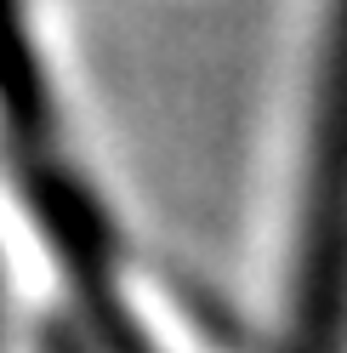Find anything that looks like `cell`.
I'll return each instance as SVG.
<instances>
[{"label": "cell", "instance_id": "obj_1", "mask_svg": "<svg viewBox=\"0 0 347 353\" xmlns=\"http://www.w3.org/2000/svg\"><path fill=\"white\" fill-rule=\"evenodd\" d=\"M296 353H347V0H330L296 228Z\"/></svg>", "mask_w": 347, "mask_h": 353}, {"label": "cell", "instance_id": "obj_2", "mask_svg": "<svg viewBox=\"0 0 347 353\" xmlns=\"http://www.w3.org/2000/svg\"><path fill=\"white\" fill-rule=\"evenodd\" d=\"M0 114L17 131V143L46 137V80H40V57L29 46L23 0H0Z\"/></svg>", "mask_w": 347, "mask_h": 353}]
</instances>
